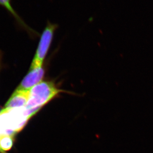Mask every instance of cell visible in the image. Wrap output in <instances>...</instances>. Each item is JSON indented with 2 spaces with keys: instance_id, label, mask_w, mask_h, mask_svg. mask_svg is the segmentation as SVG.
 Listing matches in <instances>:
<instances>
[{
  "instance_id": "obj_1",
  "label": "cell",
  "mask_w": 153,
  "mask_h": 153,
  "mask_svg": "<svg viewBox=\"0 0 153 153\" xmlns=\"http://www.w3.org/2000/svg\"><path fill=\"white\" fill-rule=\"evenodd\" d=\"M62 92L51 82H41L29 91V98L25 107L28 110H38Z\"/></svg>"
},
{
  "instance_id": "obj_2",
  "label": "cell",
  "mask_w": 153,
  "mask_h": 153,
  "mask_svg": "<svg viewBox=\"0 0 153 153\" xmlns=\"http://www.w3.org/2000/svg\"><path fill=\"white\" fill-rule=\"evenodd\" d=\"M58 28V25L48 22L41 35L30 69L42 67L44 60L45 59L53 40L55 32Z\"/></svg>"
},
{
  "instance_id": "obj_3",
  "label": "cell",
  "mask_w": 153,
  "mask_h": 153,
  "mask_svg": "<svg viewBox=\"0 0 153 153\" xmlns=\"http://www.w3.org/2000/svg\"><path fill=\"white\" fill-rule=\"evenodd\" d=\"M44 75V70L42 67L30 69L16 90L22 91H29L33 87L42 82Z\"/></svg>"
},
{
  "instance_id": "obj_4",
  "label": "cell",
  "mask_w": 153,
  "mask_h": 153,
  "mask_svg": "<svg viewBox=\"0 0 153 153\" xmlns=\"http://www.w3.org/2000/svg\"><path fill=\"white\" fill-rule=\"evenodd\" d=\"M29 91L16 90L4 108L0 111V116L6 114L15 108L25 106L29 98Z\"/></svg>"
},
{
  "instance_id": "obj_5",
  "label": "cell",
  "mask_w": 153,
  "mask_h": 153,
  "mask_svg": "<svg viewBox=\"0 0 153 153\" xmlns=\"http://www.w3.org/2000/svg\"><path fill=\"white\" fill-rule=\"evenodd\" d=\"M0 6H1L5 8L15 18L17 23H19V25L22 28H24L26 32L31 34V35L37 34V33L35 31H34L33 29H31L29 26H28V25L25 23V22L17 14L16 11L15 10V9H13L12 6L11 0H0Z\"/></svg>"
},
{
  "instance_id": "obj_6",
  "label": "cell",
  "mask_w": 153,
  "mask_h": 153,
  "mask_svg": "<svg viewBox=\"0 0 153 153\" xmlns=\"http://www.w3.org/2000/svg\"><path fill=\"white\" fill-rule=\"evenodd\" d=\"M13 144L12 136L0 135V153H6L10 150Z\"/></svg>"
},
{
  "instance_id": "obj_7",
  "label": "cell",
  "mask_w": 153,
  "mask_h": 153,
  "mask_svg": "<svg viewBox=\"0 0 153 153\" xmlns=\"http://www.w3.org/2000/svg\"><path fill=\"white\" fill-rule=\"evenodd\" d=\"M1 53L0 51V63H1Z\"/></svg>"
}]
</instances>
